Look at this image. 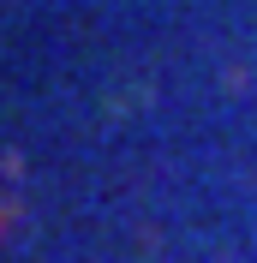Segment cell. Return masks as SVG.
Wrapping results in <instances>:
<instances>
[{"instance_id": "1", "label": "cell", "mask_w": 257, "mask_h": 263, "mask_svg": "<svg viewBox=\"0 0 257 263\" xmlns=\"http://www.w3.org/2000/svg\"><path fill=\"white\" fill-rule=\"evenodd\" d=\"M0 228H6V215H0Z\"/></svg>"}]
</instances>
